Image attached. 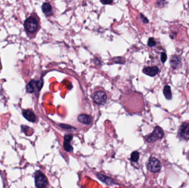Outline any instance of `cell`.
I'll return each mask as SVG.
<instances>
[{"label": "cell", "mask_w": 189, "mask_h": 188, "mask_svg": "<svg viewBox=\"0 0 189 188\" xmlns=\"http://www.w3.org/2000/svg\"><path fill=\"white\" fill-rule=\"evenodd\" d=\"M24 29L27 35L30 39H33L36 36L40 29V22L39 16L36 13H32L24 23Z\"/></svg>", "instance_id": "6da1fadb"}, {"label": "cell", "mask_w": 189, "mask_h": 188, "mask_svg": "<svg viewBox=\"0 0 189 188\" xmlns=\"http://www.w3.org/2000/svg\"><path fill=\"white\" fill-rule=\"evenodd\" d=\"M93 102L97 105H104L107 100V93L102 89H98L93 93Z\"/></svg>", "instance_id": "7a4b0ae2"}, {"label": "cell", "mask_w": 189, "mask_h": 188, "mask_svg": "<svg viewBox=\"0 0 189 188\" xmlns=\"http://www.w3.org/2000/svg\"><path fill=\"white\" fill-rule=\"evenodd\" d=\"M43 86V79L39 80H30L26 86V92L28 93H33L34 92H39Z\"/></svg>", "instance_id": "3957f363"}, {"label": "cell", "mask_w": 189, "mask_h": 188, "mask_svg": "<svg viewBox=\"0 0 189 188\" xmlns=\"http://www.w3.org/2000/svg\"><path fill=\"white\" fill-rule=\"evenodd\" d=\"M35 184L37 188H46L48 180L46 176L39 171L35 173Z\"/></svg>", "instance_id": "277c9868"}, {"label": "cell", "mask_w": 189, "mask_h": 188, "mask_svg": "<svg viewBox=\"0 0 189 188\" xmlns=\"http://www.w3.org/2000/svg\"><path fill=\"white\" fill-rule=\"evenodd\" d=\"M164 136V131L159 126H156L152 133L145 137L146 141L148 142H153L156 140L161 139Z\"/></svg>", "instance_id": "5b68a950"}, {"label": "cell", "mask_w": 189, "mask_h": 188, "mask_svg": "<svg viewBox=\"0 0 189 188\" xmlns=\"http://www.w3.org/2000/svg\"><path fill=\"white\" fill-rule=\"evenodd\" d=\"M162 168L161 163L158 159L152 157L149 159L147 165V168L150 172L157 173L159 172Z\"/></svg>", "instance_id": "8992f818"}, {"label": "cell", "mask_w": 189, "mask_h": 188, "mask_svg": "<svg viewBox=\"0 0 189 188\" xmlns=\"http://www.w3.org/2000/svg\"><path fill=\"white\" fill-rule=\"evenodd\" d=\"M178 135L180 138L184 140H187L189 139V124L183 123L180 127Z\"/></svg>", "instance_id": "52a82bcc"}, {"label": "cell", "mask_w": 189, "mask_h": 188, "mask_svg": "<svg viewBox=\"0 0 189 188\" xmlns=\"http://www.w3.org/2000/svg\"><path fill=\"white\" fill-rule=\"evenodd\" d=\"M73 139V135L71 134H66L64 136V142L63 143V146L66 152H71L73 150V146L70 145V142L72 141Z\"/></svg>", "instance_id": "ba28073f"}, {"label": "cell", "mask_w": 189, "mask_h": 188, "mask_svg": "<svg viewBox=\"0 0 189 188\" xmlns=\"http://www.w3.org/2000/svg\"><path fill=\"white\" fill-rule=\"evenodd\" d=\"M22 115L24 118L26 119L28 121L30 122H36V116L35 113L30 109H24L22 111Z\"/></svg>", "instance_id": "9c48e42d"}, {"label": "cell", "mask_w": 189, "mask_h": 188, "mask_svg": "<svg viewBox=\"0 0 189 188\" xmlns=\"http://www.w3.org/2000/svg\"><path fill=\"white\" fill-rule=\"evenodd\" d=\"M42 10L46 16H52L54 14V9L52 5L49 2H45L42 6Z\"/></svg>", "instance_id": "30bf717a"}, {"label": "cell", "mask_w": 189, "mask_h": 188, "mask_svg": "<svg viewBox=\"0 0 189 188\" xmlns=\"http://www.w3.org/2000/svg\"><path fill=\"white\" fill-rule=\"evenodd\" d=\"M159 68L157 66L146 67L143 69V72L148 76L154 77L159 73Z\"/></svg>", "instance_id": "8fae6325"}, {"label": "cell", "mask_w": 189, "mask_h": 188, "mask_svg": "<svg viewBox=\"0 0 189 188\" xmlns=\"http://www.w3.org/2000/svg\"><path fill=\"white\" fill-rule=\"evenodd\" d=\"M77 119L80 122L82 123L83 124H85V125H90L93 122L92 116L87 114H82L79 115Z\"/></svg>", "instance_id": "7c38bea8"}, {"label": "cell", "mask_w": 189, "mask_h": 188, "mask_svg": "<svg viewBox=\"0 0 189 188\" xmlns=\"http://www.w3.org/2000/svg\"><path fill=\"white\" fill-rule=\"evenodd\" d=\"M181 65V59L179 56H173L170 60V65L172 69H176Z\"/></svg>", "instance_id": "4fadbf2b"}, {"label": "cell", "mask_w": 189, "mask_h": 188, "mask_svg": "<svg viewBox=\"0 0 189 188\" xmlns=\"http://www.w3.org/2000/svg\"><path fill=\"white\" fill-rule=\"evenodd\" d=\"M163 94L165 96V98L168 100H171L172 99V93L170 87L167 85L164 87L163 89Z\"/></svg>", "instance_id": "5bb4252c"}, {"label": "cell", "mask_w": 189, "mask_h": 188, "mask_svg": "<svg viewBox=\"0 0 189 188\" xmlns=\"http://www.w3.org/2000/svg\"><path fill=\"white\" fill-rule=\"evenodd\" d=\"M97 177L99 179V180H101L103 182L106 183L107 184H115V183L113 182V179L110 178L109 177H106L105 175H102V174H97Z\"/></svg>", "instance_id": "9a60e30c"}, {"label": "cell", "mask_w": 189, "mask_h": 188, "mask_svg": "<svg viewBox=\"0 0 189 188\" xmlns=\"http://www.w3.org/2000/svg\"><path fill=\"white\" fill-rule=\"evenodd\" d=\"M139 159V153L137 151H134L132 153L131 160L133 162H137Z\"/></svg>", "instance_id": "2e32d148"}, {"label": "cell", "mask_w": 189, "mask_h": 188, "mask_svg": "<svg viewBox=\"0 0 189 188\" xmlns=\"http://www.w3.org/2000/svg\"><path fill=\"white\" fill-rule=\"evenodd\" d=\"M156 45V40L153 38H150L148 42V45L150 47L154 46Z\"/></svg>", "instance_id": "e0dca14e"}, {"label": "cell", "mask_w": 189, "mask_h": 188, "mask_svg": "<svg viewBox=\"0 0 189 188\" xmlns=\"http://www.w3.org/2000/svg\"><path fill=\"white\" fill-rule=\"evenodd\" d=\"M59 126L60 127V128H61L62 129H66V130L75 129V128H73V127H72V126H71L70 125H66V124H60Z\"/></svg>", "instance_id": "ac0fdd59"}, {"label": "cell", "mask_w": 189, "mask_h": 188, "mask_svg": "<svg viewBox=\"0 0 189 188\" xmlns=\"http://www.w3.org/2000/svg\"><path fill=\"white\" fill-rule=\"evenodd\" d=\"M166 59H167V55H166V53H162V54H161V60H162V63H165Z\"/></svg>", "instance_id": "d6986e66"}, {"label": "cell", "mask_w": 189, "mask_h": 188, "mask_svg": "<svg viewBox=\"0 0 189 188\" xmlns=\"http://www.w3.org/2000/svg\"><path fill=\"white\" fill-rule=\"evenodd\" d=\"M101 2L103 3V5H108V4H111L113 2V1H101Z\"/></svg>", "instance_id": "ffe728a7"}, {"label": "cell", "mask_w": 189, "mask_h": 188, "mask_svg": "<svg viewBox=\"0 0 189 188\" xmlns=\"http://www.w3.org/2000/svg\"><path fill=\"white\" fill-rule=\"evenodd\" d=\"M141 16H142V19L143 20V22L144 23H148V20H147V18L144 16L142 14H141Z\"/></svg>", "instance_id": "44dd1931"}, {"label": "cell", "mask_w": 189, "mask_h": 188, "mask_svg": "<svg viewBox=\"0 0 189 188\" xmlns=\"http://www.w3.org/2000/svg\"><path fill=\"white\" fill-rule=\"evenodd\" d=\"M2 64H1V58H0V72H1V69H2Z\"/></svg>", "instance_id": "7402d4cb"}]
</instances>
